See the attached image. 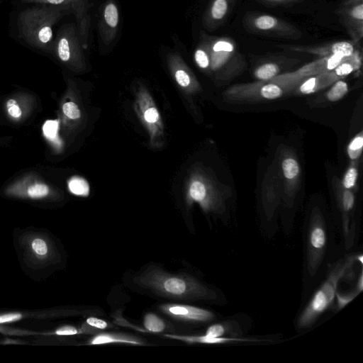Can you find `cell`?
<instances>
[{
  "mask_svg": "<svg viewBox=\"0 0 363 363\" xmlns=\"http://www.w3.org/2000/svg\"><path fill=\"white\" fill-rule=\"evenodd\" d=\"M279 48L293 52H304L322 57H327L336 53H342L347 56L359 51L360 45L350 41H334L318 45H278Z\"/></svg>",
  "mask_w": 363,
  "mask_h": 363,
  "instance_id": "obj_11",
  "label": "cell"
},
{
  "mask_svg": "<svg viewBox=\"0 0 363 363\" xmlns=\"http://www.w3.org/2000/svg\"><path fill=\"white\" fill-rule=\"evenodd\" d=\"M357 255L345 256L334 263L327 277L302 311L296 321L298 329L311 327L318 318L331 306L340 279L352 268Z\"/></svg>",
  "mask_w": 363,
  "mask_h": 363,
  "instance_id": "obj_2",
  "label": "cell"
},
{
  "mask_svg": "<svg viewBox=\"0 0 363 363\" xmlns=\"http://www.w3.org/2000/svg\"><path fill=\"white\" fill-rule=\"evenodd\" d=\"M237 0H210L203 16V25L209 32L222 26L232 13Z\"/></svg>",
  "mask_w": 363,
  "mask_h": 363,
  "instance_id": "obj_13",
  "label": "cell"
},
{
  "mask_svg": "<svg viewBox=\"0 0 363 363\" xmlns=\"http://www.w3.org/2000/svg\"><path fill=\"white\" fill-rule=\"evenodd\" d=\"M57 130V123L56 121H47L44 125L43 131L45 135L52 137Z\"/></svg>",
  "mask_w": 363,
  "mask_h": 363,
  "instance_id": "obj_36",
  "label": "cell"
},
{
  "mask_svg": "<svg viewBox=\"0 0 363 363\" xmlns=\"http://www.w3.org/2000/svg\"><path fill=\"white\" fill-rule=\"evenodd\" d=\"M356 289L359 292H362V290H363V274H362V272H361V274L359 275V279L357 281Z\"/></svg>",
  "mask_w": 363,
  "mask_h": 363,
  "instance_id": "obj_40",
  "label": "cell"
},
{
  "mask_svg": "<svg viewBox=\"0 0 363 363\" xmlns=\"http://www.w3.org/2000/svg\"><path fill=\"white\" fill-rule=\"evenodd\" d=\"M110 343H125L139 345L143 343L135 337L119 333H101L91 338L89 345H104Z\"/></svg>",
  "mask_w": 363,
  "mask_h": 363,
  "instance_id": "obj_17",
  "label": "cell"
},
{
  "mask_svg": "<svg viewBox=\"0 0 363 363\" xmlns=\"http://www.w3.org/2000/svg\"><path fill=\"white\" fill-rule=\"evenodd\" d=\"M145 119L148 123H155L159 118L157 110L155 108L147 109L144 113Z\"/></svg>",
  "mask_w": 363,
  "mask_h": 363,
  "instance_id": "obj_35",
  "label": "cell"
},
{
  "mask_svg": "<svg viewBox=\"0 0 363 363\" xmlns=\"http://www.w3.org/2000/svg\"><path fill=\"white\" fill-rule=\"evenodd\" d=\"M138 280L140 285L167 297L207 299L216 296L213 291L194 279L172 275L156 268L148 269Z\"/></svg>",
  "mask_w": 363,
  "mask_h": 363,
  "instance_id": "obj_3",
  "label": "cell"
},
{
  "mask_svg": "<svg viewBox=\"0 0 363 363\" xmlns=\"http://www.w3.org/2000/svg\"><path fill=\"white\" fill-rule=\"evenodd\" d=\"M68 186L69 191L74 194L79 196H87L89 194V185L84 179L74 177L69 181Z\"/></svg>",
  "mask_w": 363,
  "mask_h": 363,
  "instance_id": "obj_23",
  "label": "cell"
},
{
  "mask_svg": "<svg viewBox=\"0 0 363 363\" xmlns=\"http://www.w3.org/2000/svg\"><path fill=\"white\" fill-rule=\"evenodd\" d=\"M77 333V330L72 326H65L56 331V334L59 335H72Z\"/></svg>",
  "mask_w": 363,
  "mask_h": 363,
  "instance_id": "obj_38",
  "label": "cell"
},
{
  "mask_svg": "<svg viewBox=\"0 0 363 363\" xmlns=\"http://www.w3.org/2000/svg\"><path fill=\"white\" fill-rule=\"evenodd\" d=\"M86 323L98 329H105L108 325L106 321L95 317L88 318Z\"/></svg>",
  "mask_w": 363,
  "mask_h": 363,
  "instance_id": "obj_37",
  "label": "cell"
},
{
  "mask_svg": "<svg viewBox=\"0 0 363 363\" xmlns=\"http://www.w3.org/2000/svg\"><path fill=\"white\" fill-rule=\"evenodd\" d=\"M83 49L76 25L69 23L58 30L52 52L62 63L79 67L84 60Z\"/></svg>",
  "mask_w": 363,
  "mask_h": 363,
  "instance_id": "obj_7",
  "label": "cell"
},
{
  "mask_svg": "<svg viewBox=\"0 0 363 363\" xmlns=\"http://www.w3.org/2000/svg\"><path fill=\"white\" fill-rule=\"evenodd\" d=\"M144 326L150 332L160 333L164 330L165 324L157 315L150 313L144 318Z\"/></svg>",
  "mask_w": 363,
  "mask_h": 363,
  "instance_id": "obj_21",
  "label": "cell"
},
{
  "mask_svg": "<svg viewBox=\"0 0 363 363\" xmlns=\"http://www.w3.org/2000/svg\"><path fill=\"white\" fill-rule=\"evenodd\" d=\"M161 310L174 318L192 322H206L215 318L214 314L207 310L187 305L166 304Z\"/></svg>",
  "mask_w": 363,
  "mask_h": 363,
  "instance_id": "obj_14",
  "label": "cell"
},
{
  "mask_svg": "<svg viewBox=\"0 0 363 363\" xmlns=\"http://www.w3.org/2000/svg\"><path fill=\"white\" fill-rule=\"evenodd\" d=\"M210 52V66L213 71L233 74L244 64L243 56L235 40L228 36L207 34Z\"/></svg>",
  "mask_w": 363,
  "mask_h": 363,
  "instance_id": "obj_5",
  "label": "cell"
},
{
  "mask_svg": "<svg viewBox=\"0 0 363 363\" xmlns=\"http://www.w3.org/2000/svg\"><path fill=\"white\" fill-rule=\"evenodd\" d=\"M260 94L264 99H275L283 94V90L279 84L270 82V83L262 86Z\"/></svg>",
  "mask_w": 363,
  "mask_h": 363,
  "instance_id": "obj_24",
  "label": "cell"
},
{
  "mask_svg": "<svg viewBox=\"0 0 363 363\" xmlns=\"http://www.w3.org/2000/svg\"><path fill=\"white\" fill-rule=\"evenodd\" d=\"M49 186L44 183H35L27 189V194L31 199H41L48 195Z\"/></svg>",
  "mask_w": 363,
  "mask_h": 363,
  "instance_id": "obj_26",
  "label": "cell"
},
{
  "mask_svg": "<svg viewBox=\"0 0 363 363\" xmlns=\"http://www.w3.org/2000/svg\"><path fill=\"white\" fill-rule=\"evenodd\" d=\"M363 138L362 133L357 135L350 143L347 148V153L350 159L354 160L359 157L362 151Z\"/></svg>",
  "mask_w": 363,
  "mask_h": 363,
  "instance_id": "obj_27",
  "label": "cell"
},
{
  "mask_svg": "<svg viewBox=\"0 0 363 363\" xmlns=\"http://www.w3.org/2000/svg\"><path fill=\"white\" fill-rule=\"evenodd\" d=\"M164 337L185 341L190 343H203V344H228V343H238L251 341H257L255 339L243 338L240 337H211L204 335H164Z\"/></svg>",
  "mask_w": 363,
  "mask_h": 363,
  "instance_id": "obj_15",
  "label": "cell"
},
{
  "mask_svg": "<svg viewBox=\"0 0 363 363\" xmlns=\"http://www.w3.org/2000/svg\"><path fill=\"white\" fill-rule=\"evenodd\" d=\"M25 4H52L68 7L76 19V26L84 49L88 48L92 0H21Z\"/></svg>",
  "mask_w": 363,
  "mask_h": 363,
  "instance_id": "obj_8",
  "label": "cell"
},
{
  "mask_svg": "<svg viewBox=\"0 0 363 363\" xmlns=\"http://www.w3.org/2000/svg\"><path fill=\"white\" fill-rule=\"evenodd\" d=\"M194 57L197 65L203 69L209 68L210 52L207 33L202 31L200 33L199 41L195 49Z\"/></svg>",
  "mask_w": 363,
  "mask_h": 363,
  "instance_id": "obj_18",
  "label": "cell"
},
{
  "mask_svg": "<svg viewBox=\"0 0 363 363\" xmlns=\"http://www.w3.org/2000/svg\"><path fill=\"white\" fill-rule=\"evenodd\" d=\"M357 177V169L354 167H351L347 171V172L344 177V179L342 181L344 187L346 189H352L356 183Z\"/></svg>",
  "mask_w": 363,
  "mask_h": 363,
  "instance_id": "obj_32",
  "label": "cell"
},
{
  "mask_svg": "<svg viewBox=\"0 0 363 363\" xmlns=\"http://www.w3.org/2000/svg\"><path fill=\"white\" fill-rule=\"evenodd\" d=\"M71 13L68 7L52 4L26 9L17 20L19 36L38 50L52 52L54 43V26L65 15Z\"/></svg>",
  "mask_w": 363,
  "mask_h": 363,
  "instance_id": "obj_1",
  "label": "cell"
},
{
  "mask_svg": "<svg viewBox=\"0 0 363 363\" xmlns=\"http://www.w3.org/2000/svg\"><path fill=\"white\" fill-rule=\"evenodd\" d=\"M62 111L66 116L71 119H77L80 117V111L77 105L72 101L65 103L62 106Z\"/></svg>",
  "mask_w": 363,
  "mask_h": 363,
  "instance_id": "obj_31",
  "label": "cell"
},
{
  "mask_svg": "<svg viewBox=\"0 0 363 363\" xmlns=\"http://www.w3.org/2000/svg\"><path fill=\"white\" fill-rule=\"evenodd\" d=\"M246 31L254 35L286 40H298L303 37L301 30L294 24L274 15L248 12L242 18Z\"/></svg>",
  "mask_w": 363,
  "mask_h": 363,
  "instance_id": "obj_4",
  "label": "cell"
},
{
  "mask_svg": "<svg viewBox=\"0 0 363 363\" xmlns=\"http://www.w3.org/2000/svg\"><path fill=\"white\" fill-rule=\"evenodd\" d=\"M7 112L13 118L18 119L22 116V111L17 101L13 99H10L6 104Z\"/></svg>",
  "mask_w": 363,
  "mask_h": 363,
  "instance_id": "obj_33",
  "label": "cell"
},
{
  "mask_svg": "<svg viewBox=\"0 0 363 363\" xmlns=\"http://www.w3.org/2000/svg\"><path fill=\"white\" fill-rule=\"evenodd\" d=\"M120 23V13L115 0H105L99 18V33L104 45L108 46L115 40Z\"/></svg>",
  "mask_w": 363,
  "mask_h": 363,
  "instance_id": "obj_12",
  "label": "cell"
},
{
  "mask_svg": "<svg viewBox=\"0 0 363 363\" xmlns=\"http://www.w3.org/2000/svg\"><path fill=\"white\" fill-rule=\"evenodd\" d=\"M347 56L342 53L322 57L320 59L308 63L296 72L278 75L269 80L277 84H289L297 82L300 79L312 77L335 69Z\"/></svg>",
  "mask_w": 363,
  "mask_h": 363,
  "instance_id": "obj_10",
  "label": "cell"
},
{
  "mask_svg": "<svg viewBox=\"0 0 363 363\" xmlns=\"http://www.w3.org/2000/svg\"><path fill=\"white\" fill-rule=\"evenodd\" d=\"M335 13L351 41L360 45L363 39V0H345Z\"/></svg>",
  "mask_w": 363,
  "mask_h": 363,
  "instance_id": "obj_9",
  "label": "cell"
},
{
  "mask_svg": "<svg viewBox=\"0 0 363 363\" xmlns=\"http://www.w3.org/2000/svg\"><path fill=\"white\" fill-rule=\"evenodd\" d=\"M347 84L342 80H337L327 94L329 101H336L342 99L347 92Z\"/></svg>",
  "mask_w": 363,
  "mask_h": 363,
  "instance_id": "obj_22",
  "label": "cell"
},
{
  "mask_svg": "<svg viewBox=\"0 0 363 363\" xmlns=\"http://www.w3.org/2000/svg\"><path fill=\"white\" fill-rule=\"evenodd\" d=\"M21 318L20 313H9L0 316V323L10 322L18 320Z\"/></svg>",
  "mask_w": 363,
  "mask_h": 363,
  "instance_id": "obj_39",
  "label": "cell"
},
{
  "mask_svg": "<svg viewBox=\"0 0 363 363\" xmlns=\"http://www.w3.org/2000/svg\"><path fill=\"white\" fill-rule=\"evenodd\" d=\"M327 230L323 216L316 213L311 218L306 238V262L309 274L313 277L325 256Z\"/></svg>",
  "mask_w": 363,
  "mask_h": 363,
  "instance_id": "obj_6",
  "label": "cell"
},
{
  "mask_svg": "<svg viewBox=\"0 0 363 363\" xmlns=\"http://www.w3.org/2000/svg\"><path fill=\"white\" fill-rule=\"evenodd\" d=\"M282 169L286 178L292 179L299 173V166L296 160L286 158L282 162Z\"/></svg>",
  "mask_w": 363,
  "mask_h": 363,
  "instance_id": "obj_25",
  "label": "cell"
},
{
  "mask_svg": "<svg viewBox=\"0 0 363 363\" xmlns=\"http://www.w3.org/2000/svg\"><path fill=\"white\" fill-rule=\"evenodd\" d=\"M267 7L290 6L304 0H256Z\"/></svg>",
  "mask_w": 363,
  "mask_h": 363,
  "instance_id": "obj_30",
  "label": "cell"
},
{
  "mask_svg": "<svg viewBox=\"0 0 363 363\" xmlns=\"http://www.w3.org/2000/svg\"><path fill=\"white\" fill-rule=\"evenodd\" d=\"M205 335L211 337H225V335L238 337L242 335V332L235 324L230 322L211 325L207 328Z\"/></svg>",
  "mask_w": 363,
  "mask_h": 363,
  "instance_id": "obj_19",
  "label": "cell"
},
{
  "mask_svg": "<svg viewBox=\"0 0 363 363\" xmlns=\"http://www.w3.org/2000/svg\"><path fill=\"white\" fill-rule=\"evenodd\" d=\"M360 292L355 289L354 291L347 294H342L336 292L337 306L338 309H342L350 301H352Z\"/></svg>",
  "mask_w": 363,
  "mask_h": 363,
  "instance_id": "obj_29",
  "label": "cell"
},
{
  "mask_svg": "<svg viewBox=\"0 0 363 363\" xmlns=\"http://www.w3.org/2000/svg\"><path fill=\"white\" fill-rule=\"evenodd\" d=\"M339 79L333 70L323 72L306 79L300 86L299 91L304 94L313 93Z\"/></svg>",
  "mask_w": 363,
  "mask_h": 363,
  "instance_id": "obj_16",
  "label": "cell"
},
{
  "mask_svg": "<svg viewBox=\"0 0 363 363\" xmlns=\"http://www.w3.org/2000/svg\"><path fill=\"white\" fill-rule=\"evenodd\" d=\"M190 196L194 200L202 202L206 196L204 184L198 181L192 183L190 187Z\"/></svg>",
  "mask_w": 363,
  "mask_h": 363,
  "instance_id": "obj_28",
  "label": "cell"
},
{
  "mask_svg": "<svg viewBox=\"0 0 363 363\" xmlns=\"http://www.w3.org/2000/svg\"><path fill=\"white\" fill-rule=\"evenodd\" d=\"M32 247L38 255H45L48 252L46 242L40 238H36L33 241Z\"/></svg>",
  "mask_w": 363,
  "mask_h": 363,
  "instance_id": "obj_34",
  "label": "cell"
},
{
  "mask_svg": "<svg viewBox=\"0 0 363 363\" xmlns=\"http://www.w3.org/2000/svg\"><path fill=\"white\" fill-rule=\"evenodd\" d=\"M280 66L277 62L268 61L260 64L254 71L255 78L261 81H269L278 76Z\"/></svg>",
  "mask_w": 363,
  "mask_h": 363,
  "instance_id": "obj_20",
  "label": "cell"
}]
</instances>
